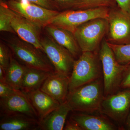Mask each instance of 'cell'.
I'll return each mask as SVG.
<instances>
[{
    "mask_svg": "<svg viewBox=\"0 0 130 130\" xmlns=\"http://www.w3.org/2000/svg\"><path fill=\"white\" fill-rule=\"evenodd\" d=\"M124 126H125L128 129L130 130V110L126 120Z\"/></svg>",
    "mask_w": 130,
    "mask_h": 130,
    "instance_id": "obj_32",
    "label": "cell"
},
{
    "mask_svg": "<svg viewBox=\"0 0 130 130\" xmlns=\"http://www.w3.org/2000/svg\"><path fill=\"white\" fill-rule=\"evenodd\" d=\"M1 6L7 15L14 32L24 41L44 53L39 36L40 28L12 11L4 3H1Z\"/></svg>",
    "mask_w": 130,
    "mask_h": 130,
    "instance_id": "obj_8",
    "label": "cell"
},
{
    "mask_svg": "<svg viewBox=\"0 0 130 130\" xmlns=\"http://www.w3.org/2000/svg\"><path fill=\"white\" fill-rule=\"evenodd\" d=\"M119 8L130 13V0H114Z\"/></svg>",
    "mask_w": 130,
    "mask_h": 130,
    "instance_id": "obj_28",
    "label": "cell"
},
{
    "mask_svg": "<svg viewBox=\"0 0 130 130\" xmlns=\"http://www.w3.org/2000/svg\"><path fill=\"white\" fill-rule=\"evenodd\" d=\"M109 11V8L107 7L68 10L55 16L49 25L73 33L78 26L89 20L99 18L107 19Z\"/></svg>",
    "mask_w": 130,
    "mask_h": 130,
    "instance_id": "obj_5",
    "label": "cell"
},
{
    "mask_svg": "<svg viewBox=\"0 0 130 130\" xmlns=\"http://www.w3.org/2000/svg\"><path fill=\"white\" fill-rule=\"evenodd\" d=\"M98 54L102 67L104 95L106 96L120 89L123 74L128 64L119 63L106 39L103 40Z\"/></svg>",
    "mask_w": 130,
    "mask_h": 130,
    "instance_id": "obj_2",
    "label": "cell"
},
{
    "mask_svg": "<svg viewBox=\"0 0 130 130\" xmlns=\"http://www.w3.org/2000/svg\"><path fill=\"white\" fill-rule=\"evenodd\" d=\"M6 71L0 66V82L5 83L6 82Z\"/></svg>",
    "mask_w": 130,
    "mask_h": 130,
    "instance_id": "obj_30",
    "label": "cell"
},
{
    "mask_svg": "<svg viewBox=\"0 0 130 130\" xmlns=\"http://www.w3.org/2000/svg\"><path fill=\"white\" fill-rule=\"evenodd\" d=\"M0 30L10 32H14L7 15L1 6L0 7Z\"/></svg>",
    "mask_w": 130,
    "mask_h": 130,
    "instance_id": "obj_23",
    "label": "cell"
},
{
    "mask_svg": "<svg viewBox=\"0 0 130 130\" xmlns=\"http://www.w3.org/2000/svg\"><path fill=\"white\" fill-rule=\"evenodd\" d=\"M63 130H82L80 126L70 119L66 121Z\"/></svg>",
    "mask_w": 130,
    "mask_h": 130,
    "instance_id": "obj_29",
    "label": "cell"
},
{
    "mask_svg": "<svg viewBox=\"0 0 130 130\" xmlns=\"http://www.w3.org/2000/svg\"><path fill=\"white\" fill-rule=\"evenodd\" d=\"M120 89H130V63L126 68L120 84Z\"/></svg>",
    "mask_w": 130,
    "mask_h": 130,
    "instance_id": "obj_25",
    "label": "cell"
},
{
    "mask_svg": "<svg viewBox=\"0 0 130 130\" xmlns=\"http://www.w3.org/2000/svg\"><path fill=\"white\" fill-rule=\"evenodd\" d=\"M70 77L55 71L47 78L40 89L60 104L66 101Z\"/></svg>",
    "mask_w": 130,
    "mask_h": 130,
    "instance_id": "obj_13",
    "label": "cell"
},
{
    "mask_svg": "<svg viewBox=\"0 0 130 130\" xmlns=\"http://www.w3.org/2000/svg\"><path fill=\"white\" fill-rule=\"evenodd\" d=\"M46 30L57 43L68 50L74 58H79L82 52L73 33L50 25L47 26Z\"/></svg>",
    "mask_w": 130,
    "mask_h": 130,
    "instance_id": "obj_18",
    "label": "cell"
},
{
    "mask_svg": "<svg viewBox=\"0 0 130 130\" xmlns=\"http://www.w3.org/2000/svg\"><path fill=\"white\" fill-rule=\"evenodd\" d=\"M130 110V89H120L116 93L105 96L100 112L123 129Z\"/></svg>",
    "mask_w": 130,
    "mask_h": 130,
    "instance_id": "obj_6",
    "label": "cell"
},
{
    "mask_svg": "<svg viewBox=\"0 0 130 130\" xmlns=\"http://www.w3.org/2000/svg\"><path fill=\"white\" fill-rule=\"evenodd\" d=\"M73 112L70 119L76 123L82 130H116L119 129L116 124L109 120L106 116Z\"/></svg>",
    "mask_w": 130,
    "mask_h": 130,
    "instance_id": "obj_14",
    "label": "cell"
},
{
    "mask_svg": "<svg viewBox=\"0 0 130 130\" xmlns=\"http://www.w3.org/2000/svg\"><path fill=\"white\" fill-rule=\"evenodd\" d=\"M108 23L106 18L89 20L79 26L73 32L82 52H94L106 35Z\"/></svg>",
    "mask_w": 130,
    "mask_h": 130,
    "instance_id": "obj_4",
    "label": "cell"
},
{
    "mask_svg": "<svg viewBox=\"0 0 130 130\" xmlns=\"http://www.w3.org/2000/svg\"><path fill=\"white\" fill-rule=\"evenodd\" d=\"M108 43L119 63L122 64L130 63V43L121 45Z\"/></svg>",
    "mask_w": 130,
    "mask_h": 130,
    "instance_id": "obj_21",
    "label": "cell"
},
{
    "mask_svg": "<svg viewBox=\"0 0 130 130\" xmlns=\"http://www.w3.org/2000/svg\"><path fill=\"white\" fill-rule=\"evenodd\" d=\"M41 43L55 72L70 77L75 60L73 55L66 48L48 38L42 40Z\"/></svg>",
    "mask_w": 130,
    "mask_h": 130,
    "instance_id": "obj_9",
    "label": "cell"
},
{
    "mask_svg": "<svg viewBox=\"0 0 130 130\" xmlns=\"http://www.w3.org/2000/svg\"><path fill=\"white\" fill-rule=\"evenodd\" d=\"M10 47L15 56L26 67L50 72L55 71L48 58L43 55V52L33 46L15 43H11Z\"/></svg>",
    "mask_w": 130,
    "mask_h": 130,
    "instance_id": "obj_11",
    "label": "cell"
},
{
    "mask_svg": "<svg viewBox=\"0 0 130 130\" xmlns=\"http://www.w3.org/2000/svg\"><path fill=\"white\" fill-rule=\"evenodd\" d=\"M11 56H9L7 50L3 46H0V66L6 70L9 66Z\"/></svg>",
    "mask_w": 130,
    "mask_h": 130,
    "instance_id": "obj_24",
    "label": "cell"
},
{
    "mask_svg": "<svg viewBox=\"0 0 130 130\" xmlns=\"http://www.w3.org/2000/svg\"><path fill=\"white\" fill-rule=\"evenodd\" d=\"M26 1L49 9H51L54 5L53 2L51 0H19V1Z\"/></svg>",
    "mask_w": 130,
    "mask_h": 130,
    "instance_id": "obj_27",
    "label": "cell"
},
{
    "mask_svg": "<svg viewBox=\"0 0 130 130\" xmlns=\"http://www.w3.org/2000/svg\"><path fill=\"white\" fill-rule=\"evenodd\" d=\"M40 130L37 119L21 114L1 117L0 130Z\"/></svg>",
    "mask_w": 130,
    "mask_h": 130,
    "instance_id": "obj_16",
    "label": "cell"
},
{
    "mask_svg": "<svg viewBox=\"0 0 130 130\" xmlns=\"http://www.w3.org/2000/svg\"><path fill=\"white\" fill-rule=\"evenodd\" d=\"M105 97L101 78L69 92L66 101L72 112L93 113L100 112Z\"/></svg>",
    "mask_w": 130,
    "mask_h": 130,
    "instance_id": "obj_1",
    "label": "cell"
},
{
    "mask_svg": "<svg viewBox=\"0 0 130 130\" xmlns=\"http://www.w3.org/2000/svg\"><path fill=\"white\" fill-rule=\"evenodd\" d=\"M27 68L11 55L9 66L6 70V82L13 88L20 90L22 80Z\"/></svg>",
    "mask_w": 130,
    "mask_h": 130,
    "instance_id": "obj_20",
    "label": "cell"
},
{
    "mask_svg": "<svg viewBox=\"0 0 130 130\" xmlns=\"http://www.w3.org/2000/svg\"><path fill=\"white\" fill-rule=\"evenodd\" d=\"M115 3L114 0H79L72 6L79 9L109 7L114 6Z\"/></svg>",
    "mask_w": 130,
    "mask_h": 130,
    "instance_id": "obj_22",
    "label": "cell"
},
{
    "mask_svg": "<svg viewBox=\"0 0 130 130\" xmlns=\"http://www.w3.org/2000/svg\"><path fill=\"white\" fill-rule=\"evenodd\" d=\"M35 109L39 121L56 109L60 103L40 89L26 93Z\"/></svg>",
    "mask_w": 130,
    "mask_h": 130,
    "instance_id": "obj_15",
    "label": "cell"
},
{
    "mask_svg": "<svg viewBox=\"0 0 130 130\" xmlns=\"http://www.w3.org/2000/svg\"><path fill=\"white\" fill-rule=\"evenodd\" d=\"M101 78L102 67L99 54L94 51L82 52L74 62L70 77L69 92Z\"/></svg>",
    "mask_w": 130,
    "mask_h": 130,
    "instance_id": "obj_3",
    "label": "cell"
},
{
    "mask_svg": "<svg viewBox=\"0 0 130 130\" xmlns=\"http://www.w3.org/2000/svg\"><path fill=\"white\" fill-rule=\"evenodd\" d=\"M56 1L64 4H67V5L72 6L79 0H56Z\"/></svg>",
    "mask_w": 130,
    "mask_h": 130,
    "instance_id": "obj_31",
    "label": "cell"
},
{
    "mask_svg": "<svg viewBox=\"0 0 130 130\" xmlns=\"http://www.w3.org/2000/svg\"><path fill=\"white\" fill-rule=\"evenodd\" d=\"M0 112L1 117L21 114L38 120L36 112L27 95L20 90H15L7 97L0 98Z\"/></svg>",
    "mask_w": 130,
    "mask_h": 130,
    "instance_id": "obj_12",
    "label": "cell"
},
{
    "mask_svg": "<svg viewBox=\"0 0 130 130\" xmlns=\"http://www.w3.org/2000/svg\"><path fill=\"white\" fill-rule=\"evenodd\" d=\"M107 19L108 42L118 45L130 43V13L118 7L109 9Z\"/></svg>",
    "mask_w": 130,
    "mask_h": 130,
    "instance_id": "obj_7",
    "label": "cell"
},
{
    "mask_svg": "<svg viewBox=\"0 0 130 130\" xmlns=\"http://www.w3.org/2000/svg\"><path fill=\"white\" fill-rule=\"evenodd\" d=\"M52 72L27 68L20 90L28 93L40 89L44 81Z\"/></svg>",
    "mask_w": 130,
    "mask_h": 130,
    "instance_id": "obj_19",
    "label": "cell"
},
{
    "mask_svg": "<svg viewBox=\"0 0 130 130\" xmlns=\"http://www.w3.org/2000/svg\"><path fill=\"white\" fill-rule=\"evenodd\" d=\"M7 5L12 11L40 28L49 25L52 19L59 13L25 1H10Z\"/></svg>",
    "mask_w": 130,
    "mask_h": 130,
    "instance_id": "obj_10",
    "label": "cell"
},
{
    "mask_svg": "<svg viewBox=\"0 0 130 130\" xmlns=\"http://www.w3.org/2000/svg\"><path fill=\"white\" fill-rule=\"evenodd\" d=\"M72 110L66 101L39 121L40 129L62 130L64 129L68 114Z\"/></svg>",
    "mask_w": 130,
    "mask_h": 130,
    "instance_id": "obj_17",
    "label": "cell"
},
{
    "mask_svg": "<svg viewBox=\"0 0 130 130\" xmlns=\"http://www.w3.org/2000/svg\"><path fill=\"white\" fill-rule=\"evenodd\" d=\"M6 83L0 82V98L7 97L15 90Z\"/></svg>",
    "mask_w": 130,
    "mask_h": 130,
    "instance_id": "obj_26",
    "label": "cell"
}]
</instances>
